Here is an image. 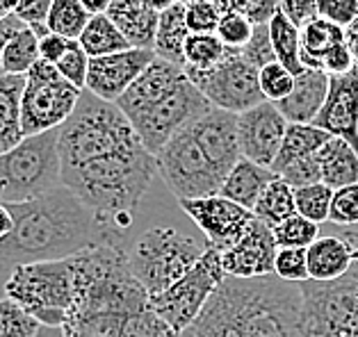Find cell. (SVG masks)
<instances>
[{
    "label": "cell",
    "mask_w": 358,
    "mask_h": 337,
    "mask_svg": "<svg viewBox=\"0 0 358 337\" xmlns=\"http://www.w3.org/2000/svg\"><path fill=\"white\" fill-rule=\"evenodd\" d=\"M153 59H155L153 50H137V48L121 50V53L108 57L90 59L85 91H90L92 96L106 103H117L128 91L130 84L144 73V68Z\"/></svg>",
    "instance_id": "obj_15"
},
{
    "label": "cell",
    "mask_w": 358,
    "mask_h": 337,
    "mask_svg": "<svg viewBox=\"0 0 358 337\" xmlns=\"http://www.w3.org/2000/svg\"><path fill=\"white\" fill-rule=\"evenodd\" d=\"M215 34L220 37V41L226 48H235L242 50L249 44L251 34H253V23L242 14L235 12H224L220 16V23H217Z\"/></svg>",
    "instance_id": "obj_39"
},
{
    "label": "cell",
    "mask_w": 358,
    "mask_h": 337,
    "mask_svg": "<svg viewBox=\"0 0 358 337\" xmlns=\"http://www.w3.org/2000/svg\"><path fill=\"white\" fill-rule=\"evenodd\" d=\"M320 183L329 189L358 185V153L347 142L331 137L317 153Z\"/></svg>",
    "instance_id": "obj_22"
},
{
    "label": "cell",
    "mask_w": 358,
    "mask_h": 337,
    "mask_svg": "<svg viewBox=\"0 0 358 337\" xmlns=\"http://www.w3.org/2000/svg\"><path fill=\"white\" fill-rule=\"evenodd\" d=\"M331 196H334V189H329L322 183L299 187V189H294V210L299 217L322 226L324 221H329Z\"/></svg>",
    "instance_id": "obj_33"
},
{
    "label": "cell",
    "mask_w": 358,
    "mask_h": 337,
    "mask_svg": "<svg viewBox=\"0 0 358 337\" xmlns=\"http://www.w3.org/2000/svg\"><path fill=\"white\" fill-rule=\"evenodd\" d=\"M329 93V75L317 68H303L294 75V87L287 98L274 103L287 123L308 126L315 121Z\"/></svg>",
    "instance_id": "obj_17"
},
{
    "label": "cell",
    "mask_w": 358,
    "mask_h": 337,
    "mask_svg": "<svg viewBox=\"0 0 358 337\" xmlns=\"http://www.w3.org/2000/svg\"><path fill=\"white\" fill-rule=\"evenodd\" d=\"M313 126L347 142L358 153V64L345 75L329 77V93Z\"/></svg>",
    "instance_id": "obj_16"
},
{
    "label": "cell",
    "mask_w": 358,
    "mask_h": 337,
    "mask_svg": "<svg viewBox=\"0 0 358 337\" xmlns=\"http://www.w3.org/2000/svg\"><path fill=\"white\" fill-rule=\"evenodd\" d=\"M242 55L249 64L256 68H263L265 64L276 62L274 50H272V41H269V28L267 23L263 25H253V34L249 39V44L242 48Z\"/></svg>",
    "instance_id": "obj_42"
},
{
    "label": "cell",
    "mask_w": 358,
    "mask_h": 337,
    "mask_svg": "<svg viewBox=\"0 0 358 337\" xmlns=\"http://www.w3.org/2000/svg\"><path fill=\"white\" fill-rule=\"evenodd\" d=\"M142 146L155 158L173 135L213 105L176 64L155 57L117 100Z\"/></svg>",
    "instance_id": "obj_2"
},
{
    "label": "cell",
    "mask_w": 358,
    "mask_h": 337,
    "mask_svg": "<svg viewBox=\"0 0 358 337\" xmlns=\"http://www.w3.org/2000/svg\"><path fill=\"white\" fill-rule=\"evenodd\" d=\"M32 337H64L62 328H50V326H39V331Z\"/></svg>",
    "instance_id": "obj_56"
},
{
    "label": "cell",
    "mask_w": 358,
    "mask_h": 337,
    "mask_svg": "<svg viewBox=\"0 0 358 337\" xmlns=\"http://www.w3.org/2000/svg\"><path fill=\"white\" fill-rule=\"evenodd\" d=\"M269 28V41L278 64H283L292 75L303 71L301 64V44H299V28L292 25L285 16L278 12L272 21L267 23Z\"/></svg>",
    "instance_id": "obj_29"
},
{
    "label": "cell",
    "mask_w": 358,
    "mask_h": 337,
    "mask_svg": "<svg viewBox=\"0 0 358 337\" xmlns=\"http://www.w3.org/2000/svg\"><path fill=\"white\" fill-rule=\"evenodd\" d=\"M178 205L203 232L208 246L217 248L220 253L229 250L242 237V232L247 230L249 221L253 219V212L235 205L220 194L192 198V201H178Z\"/></svg>",
    "instance_id": "obj_12"
},
{
    "label": "cell",
    "mask_w": 358,
    "mask_h": 337,
    "mask_svg": "<svg viewBox=\"0 0 358 337\" xmlns=\"http://www.w3.org/2000/svg\"><path fill=\"white\" fill-rule=\"evenodd\" d=\"M276 178L272 169L260 167V164H253L249 160L240 158L238 164L231 169V174L226 176L224 185L220 189V196L229 198L235 205L244 207V210L253 212L258 198L263 196L267 185Z\"/></svg>",
    "instance_id": "obj_21"
},
{
    "label": "cell",
    "mask_w": 358,
    "mask_h": 337,
    "mask_svg": "<svg viewBox=\"0 0 358 337\" xmlns=\"http://www.w3.org/2000/svg\"><path fill=\"white\" fill-rule=\"evenodd\" d=\"M73 39H64V37H57V34H46L43 39H39V59L46 64H53L59 57L64 55V50L69 48V44H71Z\"/></svg>",
    "instance_id": "obj_50"
},
{
    "label": "cell",
    "mask_w": 358,
    "mask_h": 337,
    "mask_svg": "<svg viewBox=\"0 0 358 337\" xmlns=\"http://www.w3.org/2000/svg\"><path fill=\"white\" fill-rule=\"evenodd\" d=\"M106 16L124 34L130 48L153 50L160 12L142 5L139 0H110Z\"/></svg>",
    "instance_id": "obj_19"
},
{
    "label": "cell",
    "mask_w": 358,
    "mask_h": 337,
    "mask_svg": "<svg viewBox=\"0 0 358 337\" xmlns=\"http://www.w3.org/2000/svg\"><path fill=\"white\" fill-rule=\"evenodd\" d=\"M278 178L287 183L292 189H299V187H308V185H317L320 183V167H317V155L313 158H306L285 167Z\"/></svg>",
    "instance_id": "obj_46"
},
{
    "label": "cell",
    "mask_w": 358,
    "mask_h": 337,
    "mask_svg": "<svg viewBox=\"0 0 358 337\" xmlns=\"http://www.w3.org/2000/svg\"><path fill=\"white\" fill-rule=\"evenodd\" d=\"M294 189L276 176L267 185L263 196L258 198L256 207H253V217L265 221L269 228H276L278 223L294 217Z\"/></svg>",
    "instance_id": "obj_30"
},
{
    "label": "cell",
    "mask_w": 358,
    "mask_h": 337,
    "mask_svg": "<svg viewBox=\"0 0 358 337\" xmlns=\"http://www.w3.org/2000/svg\"><path fill=\"white\" fill-rule=\"evenodd\" d=\"M12 230L0 237V271L69 260L96 244H119L124 232L59 185L25 203H5Z\"/></svg>",
    "instance_id": "obj_1"
},
{
    "label": "cell",
    "mask_w": 358,
    "mask_h": 337,
    "mask_svg": "<svg viewBox=\"0 0 358 337\" xmlns=\"http://www.w3.org/2000/svg\"><path fill=\"white\" fill-rule=\"evenodd\" d=\"M274 276L278 280L292 285L308 280L306 248H278L274 257Z\"/></svg>",
    "instance_id": "obj_40"
},
{
    "label": "cell",
    "mask_w": 358,
    "mask_h": 337,
    "mask_svg": "<svg viewBox=\"0 0 358 337\" xmlns=\"http://www.w3.org/2000/svg\"><path fill=\"white\" fill-rule=\"evenodd\" d=\"M345 41H347L349 50H352L356 64H358V19L354 23H349L345 28Z\"/></svg>",
    "instance_id": "obj_52"
},
{
    "label": "cell",
    "mask_w": 358,
    "mask_h": 337,
    "mask_svg": "<svg viewBox=\"0 0 358 337\" xmlns=\"http://www.w3.org/2000/svg\"><path fill=\"white\" fill-rule=\"evenodd\" d=\"M301 337H358V264L336 280L299 283Z\"/></svg>",
    "instance_id": "obj_6"
},
{
    "label": "cell",
    "mask_w": 358,
    "mask_h": 337,
    "mask_svg": "<svg viewBox=\"0 0 358 337\" xmlns=\"http://www.w3.org/2000/svg\"><path fill=\"white\" fill-rule=\"evenodd\" d=\"M57 73L69 80L78 89H85V80H87V68H90V57L83 50V46L78 41H71L69 48L64 50V55L55 62Z\"/></svg>",
    "instance_id": "obj_41"
},
{
    "label": "cell",
    "mask_w": 358,
    "mask_h": 337,
    "mask_svg": "<svg viewBox=\"0 0 358 337\" xmlns=\"http://www.w3.org/2000/svg\"><path fill=\"white\" fill-rule=\"evenodd\" d=\"M7 299L16 301L39 326L62 328L73 304L71 262H37L16 267L5 283Z\"/></svg>",
    "instance_id": "obj_7"
},
{
    "label": "cell",
    "mask_w": 358,
    "mask_h": 337,
    "mask_svg": "<svg viewBox=\"0 0 358 337\" xmlns=\"http://www.w3.org/2000/svg\"><path fill=\"white\" fill-rule=\"evenodd\" d=\"M39 62V39L28 25H21L3 46L0 66L3 75H23Z\"/></svg>",
    "instance_id": "obj_28"
},
{
    "label": "cell",
    "mask_w": 358,
    "mask_h": 337,
    "mask_svg": "<svg viewBox=\"0 0 358 337\" xmlns=\"http://www.w3.org/2000/svg\"><path fill=\"white\" fill-rule=\"evenodd\" d=\"M329 140H331V137L324 130H320L317 126H313V123H308V126L287 123L285 135H283V144H281V149H278L276 160H274V164L269 169H272L274 174L278 176L285 167H290V164L317 155L320 149Z\"/></svg>",
    "instance_id": "obj_24"
},
{
    "label": "cell",
    "mask_w": 358,
    "mask_h": 337,
    "mask_svg": "<svg viewBox=\"0 0 358 337\" xmlns=\"http://www.w3.org/2000/svg\"><path fill=\"white\" fill-rule=\"evenodd\" d=\"M14 7H16V0H0V21L7 19V16H12Z\"/></svg>",
    "instance_id": "obj_57"
},
{
    "label": "cell",
    "mask_w": 358,
    "mask_h": 337,
    "mask_svg": "<svg viewBox=\"0 0 358 337\" xmlns=\"http://www.w3.org/2000/svg\"><path fill=\"white\" fill-rule=\"evenodd\" d=\"M258 84L263 98L269 103H278L287 98V93L294 87V75L287 71L283 64L272 62L265 64L263 68H258Z\"/></svg>",
    "instance_id": "obj_36"
},
{
    "label": "cell",
    "mask_w": 358,
    "mask_h": 337,
    "mask_svg": "<svg viewBox=\"0 0 358 337\" xmlns=\"http://www.w3.org/2000/svg\"><path fill=\"white\" fill-rule=\"evenodd\" d=\"M287 121L274 103L263 100L260 105L238 114V146L240 158L260 167H272L283 144Z\"/></svg>",
    "instance_id": "obj_13"
},
{
    "label": "cell",
    "mask_w": 358,
    "mask_h": 337,
    "mask_svg": "<svg viewBox=\"0 0 358 337\" xmlns=\"http://www.w3.org/2000/svg\"><path fill=\"white\" fill-rule=\"evenodd\" d=\"M83 89L73 87L57 73L53 64L39 62L25 73L21 93V128L23 137L57 130L73 114Z\"/></svg>",
    "instance_id": "obj_10"
},
{
    "label": "cell",
    "mask_w": 358,
    "mask_h": 337,
    "mask_svg": "<svg viewBox=\"0 0 358 337\" xmlns=\"http://www.w3.org/2000/svg\"><path fill=\"white\" fill-rule=\"evenodd\" d=\"M50 7H53V0H16L14 16L28 28H39V25H46Z\"/></svg>",
    "instance_id": "obj_47"
},
{
    "label": "cell",
    "mask_w": 358,
    "mask_h": 337,
    "mask_svg": "<svg viewBox=\"0 0 358 337\" xmlns=\"http://www.w3.org/2000/svg\"><path fill=\"white\" fill-rule=\"evenodd\" d=\"M206 248V239L185 235L169 226H158L137 239L128 255V267L133 278L151 299L180 280L201 260Z\"/></svg>",
    "instance_id": "obj_4"
},
{
    "label": "cell",
    "mask_w": 358,
    "mask_h": 337,
    "mask_svg": "<svg viewBox=\"0 0 358 337\" xmlns=\"http://www.w3.org/2000/svg\"><path fill=\"white\" fill-rule=\"evenodd\" d=\"M57 130L23 137L0 153V203H25L62 185Z\"/></svg>",
    "instance_id": "obj_5"
},
{
    "label": "cell",
    "mask_w": 358,
    "mask_h": 337,
    "mask_svg": "<svg viewBox=\"0 0 358 337\" xmlns=\"http://www.w3.org/2000/svg\"><path fill=\"white\" fill-rule=\"evenodd\" d=\"M272 230H274V239H276L278 248H308L313 241L320 237L317 223L303 219L299 214L285 219L283 223H278V226Z\"/></svg>",
    "instance_id": "obj_34"
},
{
    "label": "cell",
    "mask_w": 358,
    "mask_h": 337,
    "mask_svg": "<svg viewBox=\"0 0 358 337\" xmlns=\"http://www.w3.org/2000/svg\"><path fill=\"white\" fill-rule=\"evenodd\" d=\"M352 68H356V59L352 55V50H349L347 41L336 46L331 53H327L324 57H322V62H320V71H324L329 77L345 75V73L352 71Z\"/></svg>",
    "instance_id": "obj_48"
},
{
    "label": "cell",
    "mask_w": 358,
    "mask_h": 337,
    "mask_svg": "<svg viewBox=\"0 0 358 337\" xmlns=\"http://www.w3.org/2000/svg\"><path fill=\"white\" fill-rule=\"evenodd\" d=\"M226 55V46L220 41L217 34H189L182 48V57H185V66L182 68H196V71H206V68L215 66Z\"/></svg>",
    "instance_id": "obj_32"
},
{
    "label": "cell",
    "mask_w": 358,
    "mask_h": 337,
    "mask_svg": "<svg viewBox=\"0 0 358 337\" xmlns=\"http://www.w3.org/2000/svg\"><path fill=\"white\" fill-rule=\"evenodd\" d=\"M73 276L71 319H133L148 310V297L128 267L119 244H96L69 257Z\"/></svg>",
    "instance_id": "obj_3"
},
{
    "label": "cell",
    "mask_w": 358,
    "mask_h": 337,
    "mask_svg": "<svg viewBox=\"0 0 358 337\" xmlns=\"http://www.w3.org/2000/svg\"><path fill=\"white\" fill-rule=\"evenodd\" d=\"M139 3L146 5V7H151V10H155V12H164L167 7L176 5L178 0H139Z\"/></svg>",
    "instance_id": "obj_55"
},
{
    "label": "cell",
    "mask_w": 358,
    "mask_h": 337,
    "mask_svg": "<svg viewBox=\"0 0 358 337\" xmlns=\"http://www.w3.org/2000/svg\"><path fill=\"white\" fill-rule=\"evenodd\" d=\"M222 12L213 3L185 5V23L189 34H215Z\"/></svg>",
    "instance_id": "obj_44"
},
{
    "label": "cell",
    "mask_w": 358,
    "mask_h": 337,
    "mask_svg": "<svg viewBox=\"0 0 358 337\" xmlns=\"http://www.w3.org/2000/svg\"><path fill=\"white\" fill-rule=\"evenodd\" d=\"M176 337H242L231 278H224L199 317Z\"/></svg>",
    "instance_id": "obj_18"
},
{
    "label": "cell",
    "mask_w": 358,
    "mask_h": 337,
    "mask_svg": "<svg viewBox=\"0 0 358 337\" xmlns=\"http://www.w3.org/2000/svg\"><path fill=\"white\" fill-rule=\"evenodd\" d=\"M278 244L274 239V230L265 221L253 217L247 230L235 244L222 253V267L226 278H265L274 276V257Z\"/></svg>",
    "instance_id": "obj_14"
},
{
    "label": "cell",
    "mask_w": 358,
    "mask_h": 337,
    "mask_svg": "<svg viewBox=\"0 0 358 337\" xmlns=\"http://www.w3.org/2000/svg\"><path fill=\"white\" fill-rule=\"evenodd\" d=\"M23 75H0V153L14 149L23 140L21 93Z\"/></svg>",
    "instance_id": "obj_25"
},
{
    "label": "cell",
    "mask_w": 358,
    "mask_h": 337,
    "mask_svg": "<svg viewBox=\"0 0 358 337\" xmlns=\"http://www.w3.org/2000/svg\"><path fill=\"white\" fill-rule=\"evenodd\" d=\"M329 223H334V226H340V228L358 226V185L336 189L334 196H331Z\"/></svg>",
    "instance_id": "obj_38"
},
{
    "label": "cell",
    "mask_w": 358,
    "mask_h": 337,
    "mask_svg": "<svg viewBox=\"0 0 358 337\" xmlns=\"http://www.w3.org/2000/svg\"><path fill=\"white\" fill-rule=\"evenodd\" d=\"M90 19L92 14L85 10L80 0H53V7H50L46 19V28L50 34L78 41Z\"/></svg>",
    "instance_id": "obj_31"
},
{
    "label": "cell",
    "mask_w": 358,
    "mask_h": 337,
    "mask_svg": "<svg viewBox=\"0 0 358 337\" xmlns=\"http://www.w3.org/2000/svg\"><path fill=\"white\" fill-rule=\"evenodd\" d=\"M182 71L201 91V96L217 110L242 114L265 100L258 84V68L244 59L242 50L226 48V55L206 71L196 68H182Z\"/></svg>",
    "instance_id": "obj_11"
},
{
    "label": "cell",
    "mask_w": 358,
    "mask_h": 337,
    "mask_svg": "<svg viewBox=\"0 0 358 337\" xmlns=\"http://www.w3.org/2000/svg\"><path fill=\"white\" fill-rule=\"evenodd\" d=\"M278 3L281 0H215V7L224 12H235L242 14L253 25H263L269 23L278 14Z\"/></svg>",
    "instance_id": "obj_37"
},
{
    "label": "cell",
    "mask_w": 358,
    "mask_h": 337,
    "mask_svg": "<svg viewBox=\"0 0 358 337\" xmlns=\"http://www.w3.org/2000/svg\"><path fill=\"white\" fill-rule=\"evenodd\" d=\"M155 167L178 201L220 194L229 176L208 158L187 126L155 153Z\"/></svg>",
    "instance_id": "obj_8"
},
{
    "label": "cell",
    "mask_w": 358,
    "mask_h": 337,
    "mask_svg": "<svg viewBox=\"0 0 358 337\" xmlns=\"http://www.w3.org/2000/svg\"><path fill=\"white\" fill-rule=\"evenodd\" d=\"M224 278L226 274L222 267V253L208 246L201 260L180 280H176L158 297L148 299V310L178 335L199 317Z\"/></svg>",
    "instance_id": "obj_9"
},
{
    "label": "cell",
    "mask_w": 358,
    "mask_h": 337,
    "mask_svg": "<svg viewBox=\"0 0 358 337\" xmlns=\"http://www.w3.org/2000/svg\"><path fill=\"white\" fill-rule=\"evenodd\" d=\"M119 337H176V333L160 317H155L151 310H144V313L130 319Z\"/></svg>",
    "instance_id": "obj_43"
},
{
    "label": "cell",
    "mask_w": 358,
    "mask_h": 337,
    "mask_svg": "<svg viewBox=\"0 0 358 337\" xmlns=\"http://www.w3.org/2000/svg\"><path fill=\"white\" fill-rule=\"evenodd\" d=\"M80 3L90 14H106L110 0H80Z\"/></svg>",
    "instance_id": "obj_53"
},
{
    "label": "cell",
    "mask_w": 358,
    "mask_h": 337,
    "mask_svg": "<svg viewBox=\"0 0 358 337\" xmlns=\"http://www.w3.org/2000/svg\"><path fill=\"white\" fill-rule=\"evenodd\" d=\"M278 12L296 28H303L306 23L317 16V0H281Z\"/></svg>",
    "instance_id": "obj_49"
},
{
    "label": "cell",
    "mask_w": 358,
    "mask_h": 337,
    "mask_svg": "<svg viewBox=\"0 0 358 337\" xmlns=\"http://www.w3.org/2000/svg\"><path fill=\"white\" fill-rule=\"evenodd\" d=\"M306 264H308V280H336L352 269L354 248L340 235L317 237L306 248Z\"/></svg>",
    "instance_id": "obj_20"
},
{
    "label": "cell",
    "mask_w": 358,
    "mask_h": 337,
    "mask_svg": "<svg viewBox=\"0 0 358 337\" xmlns=\"http://www.w3.org/2000/svg\"><path fill=\"white\" fill-rule=\"evenodd\" d=\"M354 262L358 264V244H356V248H354Z\"/></svg>",
    "instance_id": "obj_59"
},
{
    "label": "cell",
    "mask_w": 358,
    "mask_h": 337,
    "mask_svg": "<svg viewBox=\"0 0 358 337\" xmlns=\"http://www.w3.org/2000/svg\"><path fill=\"white\" fill-rule=\"evenodd\" d=\"M12 230V214L7 212L5 203H0V237H5Z\"/></svg>",
    "instance_id": "obj_54"
},
{
    "label": "cell",
    "mask_w": 358,
    "mask_h": 337,
    "mask_svg": "<svg viewBox=\"0 0 358 337\" xmlns=\"http://www.w3.org/2000/svg\"><path fill=\"white\" fill-rule=\"evenodd\" d=\"M189 37L187 23H185V5L176 3L160 12L158 30H155L153 41V55L164 59L169 64L185 66V57H182V48Z\"/></svg>",
    "instance_id": "obj_23"
},
{
    "label": "cell",
    "mask_w": 358,
    "mask_h": 337,
    "mask_svg": "<svg viewBox=\"0 0 358 337\" xmlns=\"http://www.w3.org/2000/svg\"><path fill=\"white\" fill-rule=\"evenodd\" d=\"M299 44H301L303 68H317L320 71L322 57L331 53L336 46L345 44V28L315 16L303 28H299Z\"/></svg>",
    "instance_id": "obj_26"
},
{
    "label": "cell",
    "mask_w": 358,
    "mask_h": 337,
    "mask_svg": "<svg viewBox=\"0 0 358 337\" xmlns=\"http://www.w3.org/2000/svg\"><path fill=\"white\" fill-rule=\"evenodd\" d=\"M182 5H192V3H215V0H178Z\"/></svg>",
    "instance_id": "obj_58"
},
{
    "label": "cell",
    "mask_w": 358,
    "mask_h": 337,
    "mask_svg": "<svg viewBox=\"0 0 358 337\" xmlns=\"http://www.w3.org/2000/svg\"><path fill=\"white\" fill-rule=\"evenodd\" d=\"M78 44L83 46L90 59L96 57H108L128 50V41L124 39V34L117 30V25L112 23L106 14H92L90 23L85 25L83 34L78 37Z\"/></svg>",
    "instance_id": "obj_27"
},
{
    "label": "cell",
    "mask_w": 358,
    "mask_h": 337,
    "mask_svg": "<svg viewBox=\"0 0 358 337\" xmlns=\"http://www.w3.org/2000/svg\"><path fill=\"white\" fill-rule=\"evenodd\" d=\"M21 25H23V23H21L19 19H16L14 14L0 21V53H3V46L7 44V39H10L12 34L21 28ZM0 75H3V66H0Z\"/></svg>",
    "instance_id": "obj_51"
},
{
    "label": "cell",
    "mask_w": 358,
    "mask_h": 337,
    "mask_svg": "<svg viewBox=\"0 0 358 337\" xmlns=\"http://www.w3.org/2000/svg\"><path fill=\"white\" fill-rule=\"evenodd\" d=\"M317 16L340 28L358 19V0H317Z\"/></svg>",
    "instance_id": "obj_45"
},
{
    "label": "cell",
    "mask_w": 358,
    "mask_h": 337,
    "mask_svg": "<svg viewBox=\"0 0 358 337\" xmlns=\"http://www.w3.org/2000/svg\"><path fill=\"white\" fill-rule=\"evenodd\" d=\"M37 331V319H32L16 301L0 299V337H32Z\"/></svg>",
    "instance_id": "obj_35"
}]
</instances>
